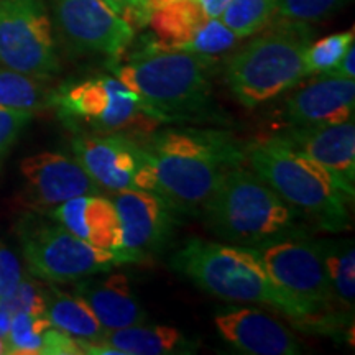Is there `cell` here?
Returning a JSON list of instances; mask_svg holds the SVG:
<instances>
[{
  "label": "cell",
  "instance_id": "7",
  "mask_svg": "<svg viewBox=\"0 0 355 355\" xmlns=\"http://www.w3.org/2000/svg\"><path fill=\"white\" fill-rule=\"evenodd\" d=\"M51 107H56L68 125L96 135H125L137 140L168 123L115 76L64 84L51 92Z\"/></svg>",
  "mask_w": 355,
  "mask_h": 355
},
{
  "label": "cell",
  "instance_id": "18",
  "mask_svg": "<svg viewBox=\"0 0 355 355\" xmlns=\"http://www.w3.org/2000/svg\"><path fill=\"white\" fill-rule=\"evenodd\" d=\"M51 217L84 242L121 257L122 227L112 199L83 194L51 209Z\"/></svg>",
  "mask_w": 355,
  "mask_h": 355
},
{
  "label": "cell",
  "instance_id": "10",
  "mask_svg": "<svg viewBox=\"0 0 355 355\" xmlns=\"http://www.w3.org/2000/svg\"><path fill=\"white\" fill-rule=\"evenodd\" d=\"M0 64L44 81L58 74L53 25L42 0H0Z\"/></svg>",
  "mask_w": 355,
  "mask_h": 355
},
{
  "label": "cell",
  "instance_id": "30",
  "mask_svg": "<svg viewBox=\"0 0 355 355\" xmlns=\"http://www.w3.org/2000/svg\"><path fill=\"white\" fill-rule=\"evenodd\" d=\"M32 112L0 105V168L10 153L12 146L19 140L20 133L32 122Z\"/></svg>",
  "mask_w": 355,
  "mask_h": 355
},
{
  "label": "cell",
  "instance_id": "4",
  "mask_svg": "<svg viewBox=\"0 0 355 355\" xmlns=\"http://www.w3.org/2000/svg\"><path fill=\"white\" fill-rule=\"evenodd\" d=\"M214 66L216 56L162 50L150 43L123 63L114 61L110 71L168 123H175L209 104Z\"/></svg>",
  "mask_w": 355,
  "mask_h": 355
},
{
  "label": "cell",
  "instance_id": "33",
  "mask_svg": "<svg viewBox=\"0 0 355 355\" xmlns=\"http://www.w3.org/2000/svg\"><path fill=\"white\" fill-rule=\"evenodd\" d=\"M43 354L46 355H78L83 354L79 339H74L58 327L51 326L43 336Z\"/></svg>",
  "mask_w": 355,
  "mask_h": 355
},
{
  "label": "cell",
  "instance_id": "3",
  "mask_svg": "<svg viewBox=\"0 0 355 355\" xmlns=\"http://www.w3.org/2000/svg\"><path fill=\"white\" fill-rule=\"evenodd\" d=\"M245 159L275 193L318 227L339 232L349 225L350 199L337 188L329 173L285 137L248 145Z\"/></svg>",
  "mask_w": 355,
  "mask_h": 355
},
{
  "label": "cell",
  "instance_id": "39",
  "mask_svg": "<svg viewBox=\"0 0 355 355\" xmlns=\"http://www.w3.org/2000/svg\"><path fill=\"white\" fill-rule=\"evenodd\" d=\"M0 354H7V339L0 336Z\"/></svg>",
  "mask_w": 355,
  "mask_h": 355
},
{
  "label": "cell",
  "instance_id": "19",
  "mask_svg": "<svg viewBox=\"0 0 355 355\" xmlns=\"http://www.w3.org/2000/svg\"><path fill=\"white\" fill-rule=\"evenodd\" d=\"M74 295L87 304L97 321L107 331L144 324L146 319L145 309L137 300L125 273L79 279Z\"/></svg>",
  "mask_w": 355,
  "mask_h": 355
},
{
  "label": "cell",
  "instance_id": "34",
  "mask_svg": "<svg viewBox=\"0 0 355 355\" xmlns=\"http://www.w3.org/2000/svg\"><path fill=\"white\" fill-rule=\"evenodd\" d=\"M105 2L135 30L148 24V0H105Z\"/></svg>",
  "mask_w": 355,
  "mask_h": 355
},
{
  "label": "cell",
  "instance_id": "26",
  "mask_svg": "<svg viewBox=\"0 0 355 355\" xmlns=\"http://www.w3.org/2000/svg\"><path fill=\"white\" fill-rule=\"evenodd\" d=\"M51 326L46 314L13 313L10 331L6 336L7 354H43V336Z\"/></svg>",
  "mask_w": 355,
  "mask_h": 355
},
{
  "label": "cell",
  "instance_id": "21",
  "mask_svg": "<svg viewBox=\"0 0 355 355\" xmlns=\"http://www.w3.org/2000/svg\"><path fill=\"white\" fill-rule=\"evenodd\" d=\"M44 314L58 329L79 340H104L107 329L97 321L92 311L76 295H69L50 285L43 290Z\"/></svg>",
  "mask_w": 355,
  "mask_h": 355
},
{
  "label": "cell",
  "instance_id": "1",
  "mask_svg": "<svg viewBox=\"0 0 355 355\" xmlns=\"http://www.w3.org/2000/svg\"><path fill=\"white\" fill-rule=\"evenodd\" d=\"M145 153L146 189L175 212L196 214L222 175L242 166L245 148L229 132L166 128L137 139Z\"/></svg>",
  "mask_w": 355,
  "mask_h": 355
},
{
  "label": "cell",
  "instance_id": "20",
  "mask_svg": "<svg viewBox=\"0 0 355 355\" xmlns=\"http://www.w3.org/2000/svg\"><path fill=\"white\" fill-rule=\"evenodd\" d=\"M105 343L119 349L122 355H171L193 354L196 345L176 327L170 326H135L109 331Z\"/></svg>",
  "mask_w": 355,
  "mask_h": 355
},
{
  "label": "cell",
  "instance_id": "35",
  "mask_svg": "<svg viewBox=\"0 0 355 355\" xmlns=\"http://www.w3.org/2000/svg\"><path fill=\"white\" fill-rule=\"evenodd\" d=\"M318 78H345V79H355V43L349 46V50L344 53L340 58L339 63L334 68L326 71V73L318 74Z\"/></svg>",
  "mask_w": 355,
  "mask_h": 355
},
{
  "label": "cell",
  "instance_id": "37",
  "mask_svg": "<svg viewBox=\"0 0 355 355\" xmlns=\"http://www.w3.org/2000/svg\"><path fill=\"white\" fill-rule=\"evenodd\" d=\"M10 322L12 314L0 306V336L6 337L8 334V331H10Z\"/></svg>",
  "mask_w": 355,
  "mask_h": 355
},
{
  "label": "cell",
  "instance_id": "13",
  "mask_svg": "<svg viewBox=\"0 0 355 355\" xmlns=\"http://www.w3.org/2000/svg\"><path fill=\"white\" fill-rule=\"evenodd\" d=\"M112 194L122 227L123 263L140 261L163 250L173 235L176 212L152 191L127 189Z\"/></svg>",
  "mask_w": 355,
  "mask_h": 355
},
{
  "label": "cell",
  "instance_id": "9",
  "mask_svg": "<svg viewBox=\"0 0 355 355\" xmlns=\"http://www.w3.org/2000/svg\"><path fill=\"white\" fill-rule=\"evenodd\" d=\"M19 235L30 273L48 283H74L123 263L115 252L84 242L61 224L28 219Z\"/></svg>",
  "mask_w": 355,
  "mask_h": 355
},
{
  "label": "cell",
  "instance_id": "6",
  "mask_svg": "<svg viewBox=\"0 0 355 355\" xmlns=\"http://www.w3.org/2000/svg\"><path fill=\"white\" fill-rule=\"evenodd\" d=\"M171 266L212 296L273 306L298 321V311L275 286L254 247L188 239L171 257Z\"/></svg>",
  "mask_w": 355,
  "mask_h": 355
},
{
  "label": "cell",
  "instance_id": "22",
  "mask_svg": "<svg viewBox=\"0 0 355 355\" xmlns=\"http://www.w3.org/2000/svg\"><path fill=\"white\" fill-rule=\"evenodd\" d=\"M209 20L199 0H178L150 12L148 25L155 33L153 44L162 50L178 51Z\"/></svg>",
  "mask_w": 355,
  "mask_h": 355
},
{
  "label": "cell",
  "instance_id": "25",
  "mask_svg": "<svg viewBox=\"0 0 355 355\" xmlns=\"http://www.w3.org/2000/svg\"><path fill=\"white\" fill-rule=\"evenodd\" d=\"M278 0H230L220 20L239 38L254 37L273 20Z\"/></svg>",
  "mask_w": 355,
  "mask_h": 355
},
{
  "label": "cell",
  "instance_id": "38",
  "mask_svg": "<svg viewBox=\"0 0 355 355\" xmlns=\"http://www.w3.org/2000/svg\"><path fill=\"white\" fill-rule=\"evenodd\" d=\"M178 0H148V8L150 12L157 10V8H162L165 6H170V3H175Z\"/></svg>",
  "mask_w": 355,
  "mask_h": 355
},
{
  "label": "cell",
  "instance_id": "27",
  "mask_svg": "<svg viewBox=\"0 0 355 355\" xmlns=\"http://www.w3.org/2000/svg\"><path fill=\"white\" fill-rule=\"evenodd\" d=\"M241 38L220 19H209L178 51L193 55L219 56L235 48Z\"/></svg>",
  "mask_w": 355,
  "mask_h": 355
},
{
  "label": "cell",
  "instance_id": "36",
  "mask_svg": "<svg viewBox=\"0 0 355 355\" xmlns=\"http://www.w3.org/2000/svg\"><path fill=\"white\" fill-rule=\"evenodd\" d=\"M207 19H220L222 12L229 6L230 0H199Z\"/></svg>",
  "mask_w": 355,
  "mask_h": 355
},
{
  "label": "cell",
  "instance_id": "31",
  "mask_svg": "<svg viewBox=\"0 0 355 355\" xmlns=\"http://www.w3.org/2000/svg\"><path fill=\"white\" fill-rule=\"evenodd\" d=\"M0 306L10 314L19 313V311L32 314H44L43 290H40L33 283L21 279L10 296H7L6 300H0Z\"/></svg>",
  "mask_w": 355,
  "mask_h": 355
},
{
  "label": "cell",
  "instance_id": "5",
  "mask_svg": "<svg viewBox=\"0 0 355 355\" xmlns=\"http://www.w3.org/2000/svg\"><path fill=\"white\" fill-rule=\"evenodd\" d=\"M227 58L225 83L241 104L257 107L282 96L304 79V53L311 43L308 24L278 19L255 33Z\"/></svg>",
  "mask_w": 355,
  "mask_h": 355
},
{
  "label": "cell",
  "instance_id": "8",
  "mask_svg": "<svg viewBox=\"0 0 355 355\" xmlns=\"http://www.w3.org/2000/svg\"><path fill=\"white\" fill-rule=\"evenodd\" d=\"M270 278L298 311V321H327L326 313L334 301L321 241L306 235L279 239L255 248Z\"/></svg>",
  "mask_w": 355,
  "mask_h": 355
},
{
  "label": "cell",
  "instance_id": "14",
  "mask_svg": "<svg viewBox=\"0 0 355 355\" xmlns=\"http://www.w3.org/2000/svg\"><path fill=\"white\" fill-rule=\"evenodd\" d=\"M25 199L35 211L55 209L68 199L99 194L101 186L87 175L76 158L63 153L42 152L20 163Z\"/></svg>",
  "mask_w": 355,
  "mask_h": 355
},
{
  "label": "cell",
  "instance_id": "15",
  "mask_svg": "<svg viewBox=\"0 0 355 355\" xmlns=\"http://www.w3.org/2000/svg\"><path fill=\"white\" fill-rule=\"evenodd\" d=\"M296 148L319 163L350 201L355 196V125L354 121L334 125L293 127L286 135Z\"/></svg>",
  "mask_w": 355,
  "mask_h": 355
},
{
  "label": "cell",
  "instance_id": "17",
  "mask_svg": "<svg viewBox=\"0 0 355 355\" xmlns=\"http://www.w3.org/2000/svg\"><path fill=\"white\" fill-rule=\"evenodd\" d=\"M355 81L318 78V81L286 101V117L293 127L334 125L354 121Z\"/></svg>",
  "mask_w": 355,
  "mask_h": 355
},
{
  "label": "cell",
  "instance_id": "11",
  "mask_svg": "<svg viewBox=\"0 0 355 355\" xmlns=\"http://www.w3.org/2000/svg\"><path fill=\"white\" fill-rule=\"evenodd\" d=\"M63 37L73 48L121 61L135 38V28L105 0H53Z\"/></svg>",
  "mask_w": 355,
  "mask_h": 355
},
{
  "label": "cell",
  "instance_id": "28",
  "mask_svg": "<svg viewBox=\"0 0 355 355\" xmlns=\"http://www.w3.org/2000/svg\"><path fill=\"white\" fill-rule=\"evenodd\" d=\"M355 42L354 28L347 32L332 33L329 37L319 40L316 43H309L304 53L306 74H322L334 68L339 63L344 53L352 46Z\"/></svg>",
  "mask_w": 355,
  "mask_h": 355
},
{
  "label": "cell",
  "instance_id": "29",
  "mask_svg": "<svg viewBox=\"0 0 355 355\" xmlns=\"http://www.w3.org/2000/svg\"><path fill=\"white\" fill-rule=\"evenodd\" d=\"M349 0H278L275 17L293 21H319L340 10Z\"/></svg>",
  "mask_w": 355,
  "mask_h": 355
},
{
  "label": "cell",
  "instance_id": "32",
  "mask_svg": "<svg viewBox=\"0 0 355 355\" xmlns=\"http://www.w3.org/2000/svg\"><path fill=\"white\" fill-rule=\"evenodd\" d=\"M21 282V270L17 257L0 245V300L10 296Z\"/></svg>",
  "mask_w": 355,
  "mask_h": 355
},
{
  "label": "cell",
  "instance_id": "24",
  "mask_svg": "<svg viewBox=\"0 0 355 355\" xmlns=\"http://www.w3.org/2000/svg\"><path fill=\"white\" fill-rule=\"evenodd\" d=\"M321 243L334 298L345 308L352 309L355 301L354 242L343 239V241H321Z\"/></svg>",
  "mask_w": 355,
  "mask_h": 355
},
{
  "label": "cell",
  "instance_id": "23",
  "mask_svg": "<svg viewBox=\"0 0 355 355\" xmlns=\"http://www.w3.org/2000/svg\"><path fill=\"white\" fill-rule=\"evenodd\" d=\"M51 92L44 86V79L0 64V105L3 107L38 112L51 107Z\"/></svg>",
  "mask_w": 355,
  "mask_h": 355
},
{
  "label": "cell",
  "instance_id": "12",
  "mask_svg": "<svg viewBox=\"0 0 355 355\" xmlns=\"http://www.w3.org/2000/svg\"><path fill=\"white\" fill-rule=\"evenodd\" d=\"M71 146L76 162L101 188L110 193L146 189L145 153L135 139L81 133Z\"/></svg>",
  "mask_w": 355,
  "mask_h": 355
},
{
  "label": "cell",
  "instance_id": "2",
  "mask_svg": "<svg viewBox=\"0 0 355 355\" xmlns=\"http://www.w3.org/2000/svg\"><path fill=\"white\" fill-rule=\"evenodd\" d=\"M202 216L212 232L243 247L306 235L295 211L254 170L230 168L204 202Z\"/></svg>",
  "mask_w": 355,
  "mask_h": 355
},
{
  "label": "cell",
  "instance_id": "16",
  "mask_svg": "<svg viewBox=\"0 0 355 355\" xmlns=\"http://www.w3.org/2000/svg\"><path fill=\"white\" fill-rule=\"evenodd\" d=\"M225 343L248 355H296L301 345L283 324L254 308H234L214 318Z\"/></svg>",
  "mask_w": 355,
  "mask_h": 355
}]
</instances>
